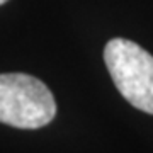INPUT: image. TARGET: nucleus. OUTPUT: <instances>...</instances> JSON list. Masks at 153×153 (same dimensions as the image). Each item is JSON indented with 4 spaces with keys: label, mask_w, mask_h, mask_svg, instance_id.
I'll return each mask as SVG.
<instances>
[{
    "label": "nucleus",
    "mask_w": 153,
    "mask_h": 153,
    "mask_svg": "<svg viewBox=\"0 0 153 153\" xmlns=\"http://www.w3.org/2000/svg\"><path fill=\"white\" fill-rule=\"evenodd\" d=\"M104 61L121 95L136 109L153 114V56L129 39L105 44Z\"/></svg>",
    "instance_id": "2"
},
{
    "label": "nucleus",
    "mask_w": 153,
    "mask_h": 153,
    "mask_svg": "<svg viewBox=\"0 0 153 153\" xmlns=\"http://www.w3.org/2000/svg\"><path fill=\"white\" fill-rule=\"evenodd\" d=\"M5 2H9V0H0V5H4Z\"/></svg>",
    "instance_id": "3"
},
{
    "label": "nucleus",
    "mask_w": 153,
    "mask_h": 153,
    "mask_svg": "<svg viewBox=\"0 0 153 153\" xmlns=\"http://www.w3.org/2000/svg\"><path fill=\"white\" fill-rule=\"evenodd\" d=\"M55 116V97L44 82L27 73H0V123L38 129Z\"/></svg>",
    "instance_id": "1"
}]
</instances>
